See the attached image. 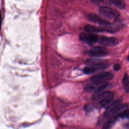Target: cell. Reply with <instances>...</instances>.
Instances as JSON below:
<instances>
[{
	"label": "cell",
	"instance_id": "16",
	"mask_svg": "<svg viewBox=\"0 0 129 129\" xmlns=\"http://www.w3.org/2000/svg\"><path fill=\"white\" fill-rule=\"evenodd\" d=\"M98 70L96 66H90L88 67H86L83 69V72L85 74L90 75L94 73L95 71Z\"/></svg>",
	"mask_w": 129,
	"mask_h": 129
},
{
	"label": "cell",
	"instance_id": "5",
	"mask_svg": "<svg viewBox=\"0 0 129 129\" xmlns=\"http://www.w3.org/2000/svg\"><path fill=\"white\" fill-rule=\"evenodd\" d=\"M79 38L81 41L85 42L89 45L95 44L98 39V36L97 35L88 32L81 33Z\"/></svg>",
	"mask_w": 129,
	"mask_h": 129
},
{
	"label": "cell",
	"instance_id": "13",
	"mask_svg": "<svg viewBox=\"0 0 129 129\" xmlns=\"http://www.w3.org/2000/svg\"><path fill=\"white\" fill-rule=\"evenodd\" d=\"M91 2L94 5L99 6L100 7L109 6L111 4L109 0H90Z\"/></svg>",
	"mask_w": 129,
	"mask_h": 129
},
{
	"label": "cell",
	"instance_id": "19",
	"mask_svg": "<svg viewBox=\"0 0 129 129\" xmlns=\"http://www.w3.org/2000/svg\"><path fill=\"white\" fill-rule=\"evenodd\" d=\"M121 68V66L119 64V63H116L113 66V69L114 70H115V71H119Z\"/></svg>",
	"mask_w": 129,
	"mask_h": 129
},
{
	"label": "cell",
	"instance_id": "18",
	"mask_svg": "<svg viewBox=\"0 0 129 129\" xmlns=\"http://www.w3.org/2000/svg\"><path fill=\"white\" fill-rule=\"evenodd\" d=\"M84 109L86 112H90L92 111L95 109V106L94 105L91 104H87L84 106Z\"/></svg>",
	"mask_w": 129,
	"mask_h": 129
},
{
	"label": "cell",
	"instance_id": "11",
	"mask_svg": "<svg viewBox=\"0 0 129 129\" xmlns=\"http://www.w3.org/2000/svg\"><path fill=\"white\" fill-rule=\"evenodd\" d=\"M118 117V115H114L110 116L107 121L102 126V129H109L113 125Z\"/></svg>",
	"mask_w": 129,
	"mask_h": 129
},
{
	"label": "cell",
	"instance_id": "12",
	"mask_svg": "<svg viewBox=\"0 0 129 129\" xmlns=\"http://www.w3.org/2000/svg\"><path fill=\"white\" fill-rule=\"evenodd\" d=\"M113 95L110 96L102 100H100L99 104L102 107H106L107 106H108L110 104V103L113 100Z\"/></svg>",
	"mask_w": 129,
	"mask_h": 129
},
{
	"label": "cell",
	"instance_id": "9",
	"mask_svg": "<svg viewBox=\"0 0 129 129\" xmlns=\"http://www.w3.org/2000/svg\"><path fill=\"white\" fill-rule=\"evenodd\" d=\"M111 95H113V93L111 91H101L99 92L94 93V94L92 97V99L95 101L96 100L100 101L101 100H102Z\"/></svg>",
	"mask_w": 129,
	"mask_h": 129
},
{
	"label": "cell",
	"instance_id": "10",
	"mask_svg": "<svg viewBox=\"0 0 129 129\" xmlns=\"http://www.w3.org/2000/svg\"><path fill=\"white\" fill-rule=\"evenodd\" d=\"M84 30L88 33H94V32H106L105 29L102 26L98 27L90 24H87L84 27Z\"/></svg>",
	"mask_w": 129,
	"mask_h": 129
},
{
	"label": "cell",
	"instance_id": "3",
	"mask_svg": "<svg viewBox=\"0 0 129 129\" xmlns=\"http://www.w3.org/2000/svg\"><path fill=\"white\" fill-rule=\"evenodd\" d=\"M113 77V74L108 72H101L91 77L90 80L94 83H107L111 80Z\"/></svg>",
	"mask_w": 129,
	"mask_h": 129
},
{
	"label": "cell",
	"instance_id": "4",
	"mask_svg": "<svg viewBox=\"0 0 129 129\" xmlns=\"http://www.w3.org/2000/svg\"><path fill=\"white\" fill-rule=\"evenodd\" d=\"M108 86L107 83H94L87 85L85 86L84 90L86 92L89 93H97L103 91Z\"/></svg>",
	"mask_w": 129,
	"mask_h": 129
},
{
	"label": "cell",
	"instance_id": "6",
	"mask_svg": "<svg viewBox=\"0 0 129 129\" xmlns=\"http://www.w3.org/2000/svg\"><path fill=\"white\" fill-rule=\"evenodd\" d=\"M98 41L103 46H113L118 43V39L114 37L101 36L98 37Z\"/></svg>",
	"mask_w": 129,
	"mask_h": 129
},
{
	"label": "cell",
	"instance_id": "1",
	"mask_svg": "<svg viewBox=\"0 0 129 129\" xmlns=\"http://www.w3.org/2000/svg\"><path fill=\"white\" fill-rule=\"evenodd\" d=\"M128 106L126 104H121L120 100L117 99L110 103L106 108L103 116L105 118L109 117L112 115H119L123 110L127 109Z\"/></svg>",
	"mask_w": 129,
	"mask_h": 129
},
{
	"label": "cell",
	"instance_id": "17",
	"mask_svg": "<svg viewBox=\"0 0 129 129\" xmlns=\"http://www.w3.org/2000/svg\"><path fill=\"white\" fill-rule=\"evenodd\" d=\"M118 116L123 118H125L129 119V109H126L123 110V111H122L119 114Z\"/></svg>",
	"mask_w": 129,
	"mask_h": 129
},
{
	"label": "cell",
	"instance_id": "2",
	"mask_svg": "<svg viewBox=\"0 0 129 129\" xmlns=\"http://www.w3.org/2000/svg\"><path fill=\"white\" fill-rule=\"evenodd\" d=\"M99 13L101 16L107 19H116L120 15L118 11L109 6L100 7Z\"/></svg>",
	"mask_w": 129,
	"mask_h": 129
},
{
	"label": "cell",
	"instance_id": "7",
	"mask_svg": "<svg viewBox=\"0 0 129 129\" xmlns=\"http://www.w3.org/2000/svg\"><path fill=\"white\" fill-rule=\"evenodd\" d=\"M87 54L93 57H100L107 54L106 49L104 46H95L87 51Z\"/></svg>",
	"mask_w": 129,
	"mask_h": 129
},
{
	"label": "cell",
	"instance_id": "20",
	"mask_svg": "<svg viewBox=\"0 0 129 129\" xmlns=\"http://www.w3.org/2000/svg\"><path fill=\"white\" fill-rule=\"evenodd\" d=\"M127 59H128V61H129V56H128V58H127Z\"/></svg>",
	"mask_w": 129,
	"mask_h": 129
},
{
	"label": "cell",
	"instance_id": "15",
	"mask_svg": "<svg viewBox=\"0 0 129 129\" xmlns=\"http://www.w3.org/2000/svg\"><path fill=\"white\" fill-rule=\"evenodd\" d=\"M110 3H112L117 8L120 9H124L125 8V3L123 0H109Z\"/></svg>",
	"mask_w": 129,
	"mask_h": 129
},
{
	"label": "cell",
	"instance_id": "8",
	"mask_svg": "<svg viewBox=\"0 0 129 129\" xmlns=\"http://www.w3.org/2000/svg\"><path fill=\"white\" fill-rule=\"evenodd\" d=\"M87 18H88V19L90 21L93 22V23H98V24H100L101 26L105 25H106L110 23L108 21H106L105 19H102L99 16L95 14H93V13L89 14L87 16Z\"/></svg>",
	"mask_w": 129,
	"mask_h": 129
},
{
	"label": "cell",
	"instance_id": "14",
	"mask_svg": "<svg viewBox=\"0 0 129 129\" xmlns=\"http://www.w3.org/2000/svg\"><path fill=\"white\" fill-rule=\"evenodd\" d=\"M122 85L125 92L129 93V77L127 74H125L123 77Z\"/></svg>",
	"mask_w": 129,
	"mask_h": 129
}]
</instances>
